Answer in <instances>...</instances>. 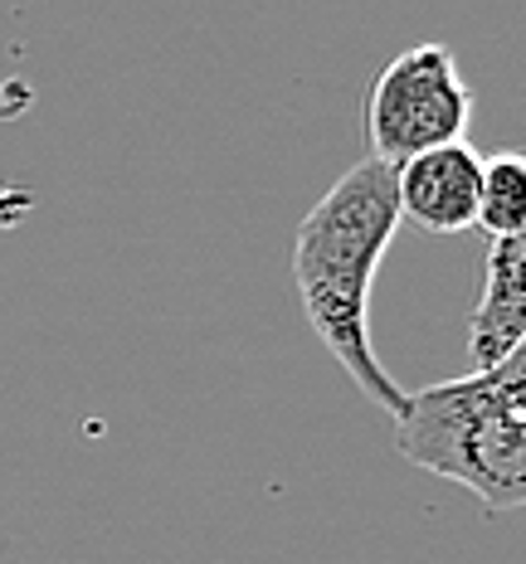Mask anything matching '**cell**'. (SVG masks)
Returning a JSON list of instances; mask_svg holds the SVG:
<instances>
[{
	"instance_id": "8992f818",
	"label": "cell",
	"mask_w": 526,
	"mask_h": 564,
	"mask_svg": "<svg viewBox=\"0 0 526 564\" xmlns=\"http://www.w3.org/2000/svg\"><path fill=\"white\" fill-rule=\"evenodd\" d=\"M522 225H526V156L507 147L483 156L473 229H483L487 239H522Z\"/></svg>"
},
{
	"instance_id": "5b68a950",
	"label": "cell",
	"mask_w": 526,
	"mask_h": 564,
	"mask_svg": "<svg viewBox=\"0 0 526 564\" xmlns=\"http://www.w3.org/2000/svg\"><path fill=\"white\" fill-rule=\"evenodd\" d=\"M526 336V243L493 239L483 258V292L468 316V360L473 370H497L522 350Z\"/></svg>"
},
{
	"instance_id": "3957f363",
	"label": "cell",
	"mask_w": 526,
	"mask_h": 564,
	"mask_svg": "<svg viewBox=\"0 0 526 564\" xmlns=\"http://www.w3.org/2000/svg\"><path fill=\"white\" fill-rule=\"evenodd\" d=\"M473 88L459 74L449 44L419 40L371 78L366 88V156L380 166H405L434 147L468 141Z\"/></svg>"
},
{
	"instance_id": "277c9868",
	"label": "cell",
	"mask_w": 526,
	"mask_h": 564,
	"mask_svg": "<svg viewBox=\"0 0 526 564\" xmlns=\"http://www.w3.org/2000/svg\"><path fill=\"white\" fill-rule=\"evenodd\" d=\"M477 185H483V151L453 141L395 166V209L425 234H463L477 225Z\"/></svg>"
},
{
	"instance_id": "7a4b0ae2",
	"label": "cell",
	"mask_w": 526,
	"mask_h": 564,
	"mask_svg": "<svg viewBox=\"0 0 526 564\" xmlns=\"http://www.w3.org/2000/svg\"><path fill=\"white\" fill-rule=\"evenodd\" d=\"M395 453L468 487L487 511L526 501V366L522 350L497 370H473L405 394L395 414Z\"/></svg>"
},
{
	"instance_id": "6da1fadb",
	"label": "cell",
	"mask_w": 526,
	"mask_h": 564,
	"mask_svg": "<svg viewBox=\"0 0 526 564\" xmlns=\"http://www.w3.org/2000/svg\"><path fill=\"white\" fill-rule=\"evenodd\" d=\"M395 229H400L395 171L371 156L356 161L292 234V288L312 332L356 380V390L400 414L409 390L395 384V375L380 366L371 346V288Z\"/></svg>"
}]
</instances>
